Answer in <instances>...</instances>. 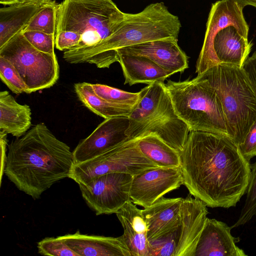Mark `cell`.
<instances>
[{
  "instance_id": "obj_16",
  "label": "cell",
  "mask_w": 256,
  "mask_h": 256,
  "mask_svg": "<svg viewBox=\"0 0 256 256\" xmlns=\"http://www.w3.org/2000/svg\"><path fill=\"white\" fill-rule=\"evenodd\" d=\"M232 228L224 222L207 218L194 256H246L237 246L240 239L232 236Z\"/></svg>"
},
{
  "instance_id": "obj_14",
  "label": "cell",
  "mask_w": 256,
  "mask_h": 256,
  "mask_svg": "<svg viewBox=\"0 0 256 256\" xmlns=\"http://www.w3.org/2000/svg\"><path fill=\"white\" fill-rule=\"evenodd\" d=\"M130 121L126 116L105 119L72 152L74 164L94 158L129 139L126 132Z\"/></svg>"
},
{
  "instance_id": "obj_32",
  "label": "cell",
  "mask_w": 256,
  "mask_h": 256,
  "mask_svg": "<svg viewBox=\"0 0 256 256\" xmlns=\"http://www.w3.org/2000/svg\"><path fill=\"white\" fill-rule=\"evenodd\" d=\"M82 35L72 31L62 30L56 32L55 46L60 50H66L76 48Z\"/></svg>"
},
{
  "instance_id": "obj_25",
  "label": "cell",
  "mask_w": 256,
  "mask_h": 256,
  "mask_svg": "<svg viewBox=\"0 0 256 256\" xmlns=\"http://www.w3.org/2000/svg\"><path fill=\"white\" fill-rule=\"evenodd\" d=\"M164 83L155 82L142 88L140 98L129 116L130 124L126 133L128 134L140 122L146 118L156 108L165 88Z\"/></svg>"
},
{
  "instance_id": "obj_28",
  "label": "cell",
  "mask_w": 256,
  "mask_h": 256,
  "mask_svg": "<svg viewBox=\"0 0 256 256\" xmlns=\"http://www.w3.org/2000/svg\"><path fill=\"white\" fill-rule=\"evenodd\" d=\"M250 168L246 201L239 218L231 226L232 228L246 224L256 216V162L250 166Z\"/></svg>"
},
{
  "instance_id": "obj_19",
  "label": "cell",
  "mask_w": 256,
  "mask_h": 256,
  "mask_svg": "<svg viewBox=\"0 0 256 256\" xmlns=\"http://www.w3.org/2000/svg\"><path fill=\"white\" fill-rule=\"evenodd\" d=\"M80 256H132L122 236L114 238L80 234L61 236Z\"/></svg>"
},
{
  "instance_id": "obj_10",
  "label": "cell",
  "mask_w": 256,
  "mask_h": 256,
  "mask_svg": "<svg viewBox=\"0 0 256 256\" xmlns=\"http://www.w3.org/2000/svg\"><path fill=\"white\" fill-rule=\"evenodd\" d=\"M191 196L183 200L178 227L150 243V256H194L208 212L205 203Z\"/></svg>"
},
{
  "instance_id": "obj_36",
  "label": "cell",
  "mask_w": 256,
  "mask_h": 256,
  "mask_svg": "<svg viewBox=\"0 0 256 256\" xmlns=\"http://www.w3.org/2000/svg\"><path fill=\"white\" fill-rule=\"evenodd\" d=\"M240 6L244 8L248 6H252L256 8V0H233Z\"/></svg>"
},
{
  "instance_id": "obj_6",
  "label": "cell",
  "mask_w": 256,
  "mask_h": 256,
  "mask_svg": "<svg viewBox=\"0 0 256 256\" xmlns=\"http://www.w3.org/2000/svg\"><path fill=\"white\" fill-rule=\"evenodd\" d=\"M177 115L190 132H204L228 136L220 100L202 74L184 81L164 84Z\"/></svg>"
},
{
  "instance_id": "obj_27",
  "label": "cell",
  "mask_w": 256,
  "mask_h": 256,
  "mask_svg": "<svg viewBox=\"0 0 256 256\" xmlns=\"http://www.w3.org/2000/svg\"><path fill=\"white\" fill-rule=\"evenodd\" d=\"M94 91L98 96L113 104L134 108L140 96V92H130L102 84H92Z\"/></svg>"
},
{
  "instance_id": "obj_23",
  "label": "cell",
  "mask_w": 256,
  "mask_h": 256,
  "mask_svg": "<svg viewBox=\"0 0 256 256\" xmlns=\"http://www.w3.org/2000/svg\"><path fill=\"white\" fill-rule=\"evenodd\" d=\"M138 144L142 154L159 167L181 166V152L170 146L156 134H150L140 138Z\"/></svg>"
},
{
  "instance_id": "obj_1",
  "label": "cell",
  "mask_w": 256,
  "mask_h": 256,
  "mask_svg": "<svg viewBox=\"0 0 256 256\" xmlns=\"http://www.w3.org/2000/svg\"><path fill=\"white\" fill-rule=\"evenodd\" d=\"M181 160L184 184L207 206H235L246 193L251 165L229 136L190 132Z\"/></svg>"
},
{
  "instance_id": "obj_21",
  "label": "cell",
  "mask_w": 256,
  "mask_h": 256,
  "mask_svg": "<svg viewBox=\"0 0 256 256\" xmlns=\"http://www.w3.org/2000/svg\"><path fill=\"white\" fill-rule=\"evenodd\" d=\"M32 125L29 106L18 104L8 92H0V129L16 138L24 135Z\"/></svg>"
},
{
  "instance_id": "obj_33",
  "label": "cell",
  "mask_w": 256,
  "mask_h": 256,
  "mask_svg": "<svg viewBox=\"0 0 256 256\" xmlns=\"http://www.w3.org/2000/svg\"><path fill=\"white\" fill-rule=\"evenodd\" d=\"M238 147L242 154L248 160L250 161L256 156V120Z\"/></svg>"
},
{
  "instance_id": "obj_22",
  "label": "cell",
  "mask_w": 256,
  "mask_h": 256,
  "mask_svg": "<svg viewBox=\"0 0 256 256\" xmlns=\"http://www.w3.org/2000/svg\"><path fill=\"white\" fill-rule=\"evenodd\" d=\"M41 6L18 4L0 9V48L22 31Z\"/></svg>"
},
{
  "instance_id": "obj_8",
  "label": "cell",
  "mask_w": 256,
  "mask_h": 256,
  "mask_svg": "<svg viewBox=\"0 0 256 256\" xmlns=\"http://www.w3.org/2000/svg\"><path fill=\"white\" fill-rule=\"evenodd\" d=\"M0 56L16 68L30 94L53 86L59 78L56 56L42 52L33 46L22 32L0 48Z\"/></svg>"
},
{
  "instance_id": "obj_3",
  "label": "cell",
  "mask_w": 256,
  "mask_h": 256,
  "mask_svg": "<svg viewBox=\"0 0 256 256\" xmlns=\"http://www.w3.org/2000/svg\"><path fill=\"white\" fill-rule=\"evenodd\" d=\"M181 26L178 17L163 2L152 3L138 13H125L118 29L100 42L65 50L63 58L72 64L89 63L108 68L118 62V50L154 40H178Z\"/></svg>"
},
{
  "instance_id": "obj_31",
  "label": "cell",
  "mask_w": 256,
  "mask_h": 256,
  "mask_svg": "<svg viewBox=\"0 0 256 256\" xmlns=\"http://www.w3.org/2000/svg\"><path fill=\"white\" fill-rule=\"evenodd\" d=\"M22 32L28 42L38 50L46 54H54L55 34L37 31Z\"/></svg>"
},
{
  "instance_id": "obj_13",
  "label": "cell",
  "mask_w": 256,
  "mask_h": 256,
  "mask_svg": "<svg viewBox=\"0 0 256 256\" xmlns=\"http://www.w3.org/2000/svg\"><path fill=\"white\" fill-rule=\"evenodd\" d=\"M181 167L156 168L132 176L130 198L135 204L146 208L170 192L184 184Z\"/></svg>"
},
{
  "instance_id": "obj_30",
  "label": "cell",
  "mask_w": 256,
  "mask_h": 256,
  "mask_svg": "<svg viewBox=\"0 0 256 256\" xmlns=\"http://www.w3.org/2000/svg\"><path fill=\"white\" fill-rule=\"evenodd\" d=\"M38 254L51 256H80L74 251L59 236L57 238H46L38 244Z\"/></svg>"
},
{
  "instance_id": "obj_12",
  "label": "cell",
  "mask_w": 256,
  "mask_h": 256,
  "mask_svg": "<svg viewBox=\"0 0 256 256\" xmlns=\"http://www.w3.org/2000/svg\"><path fill=\"white\" fill-rule=\"evenodd\" d=\"M132 176L126 173H108L78 186L83 198L97 216L110 214L116 213L130 200Z\"/></svg>"
},
{
  "instance_id": "obj_17",
  "label": "cell",
  "mask_w": 256,
  "mask_h": 256,
  "mask_svg": "<svg viewBox=\"0 0 256 256\" xmlns=\"http://www.w3.org/2000/svg\"><path fill=\"white\" fill-rule=\"evenodd\" d=\"M182 198L162 197L150 206L142 210L148 226L150 243L173 232L181 220Z\"/></svg>"
},
{
  "instance_id": "obj_15",
  "label": "cell",
  "mask_w": 256,
  "mask_h": 256,
  "mask_svg": "<svg viewBox=\"0 0 256 256\" xmlns=\"http://www.w3.org/2000/svg\"><path fill=\"white\" fill-rule=\"evenodd\" d=\"M178 42L168 40L151 41L120 48L117 52L144 56L173 74L182 73L188 66V57Z\"/></svg>"
},
{
  "instance_id": "obj_29",
  "label": "cell",
  "mask_w": 256,
  "mask_h": 256,
  "mask_svg": "<svg viewBox=\"0 0 256 256\" xmlns=\"http://www.w3.org/2000/svg\"><path fill=\"white\" fill-rule=\"evenodd\" d=\"M0 78L16 94L27 91V86L14 66L6 59L0 56Z\"/></svg>"
},
{
  "instance_id": "obj_4",
  "label": "cell",
  "mask_w": 256,
  "mask_h": 256,
  "mask_svg": "<svg viewBox=\"0 0 256 256\" xmlns=\"http://www.w3.org/2000/svg\"><path fill=\"white\" fill-rule=\"evenodd\" d=\"M243 9L233 0L212 4L196 63L198 74L218 64L242 66L253 45L248 40L249 26Z\"/></svg>"
},
{
  "instance_id": "obj_9",
  "label": "cell",
  "mask_w": 256,
  "mask_h": 256,
  "mask_svg": "<svg viewBox=\"0 0 256 256\" xmlns=\"http://www.w3.org/2000/svg\"><path fill=\"white\" fill-rule=\"evenodd\" d=\"M140 138H129L88 160L73 164L69 178L78 184H86L101 175L122 172L132 176L159 167L146 157L138 146Z\"/></svg>"
},
{
  "instance_id": "obj_35",
  "label": "cell",
  "mask_w": 256,
  "mask_h": 256,
  "mask_svg": "<svg viewBox=\"0 0 256 256\" xmlns=\"http://www.w3.org/2000/svg\"><path fill=\"white\" fill-rule=\"evenodd\" d=\"M7 134H8L6 133V132L0 130V144L2 158L1 178L2 177V173L3 171L4 172L7 157V156H6V146L8 145Z\"/></svg>"
},
{
  "instance_id": "obj_26",
  "label": "cell",
  "mask_w": 256,
  "mask_h": 256,
  "mask_svg": "<svg viewBox=\"0 0 256 256\" xmlns=\"http://www.w3.org/2000/svg\"><path fill=\"white\" fill-rule=\"evenodd\" d=\"M58 6L55 0H50L41 6L22 32L37 31L56 34V12Z\"/></svg>"
},
{
  "instance_id": "obj_24",
  "label": "cell",
  "mask_w": 256,
  "mask_h": 256,
  "mask_svg": "<svg viewBox=\"0 0 256 256\" xmlns=\"http://www.w3.org/2000/svg\"><path fill=\"white\" fill-rule=\"evenodd\" d=\"M74 88L82 104L104 119L120 116L128 117L133 109L110 102L98 96L94 91L91 84L85 82L76 83Z\"/></svg>"
},
{
  "instance_id": "obj_37",
  "label": "cell",
  "mask_w": 256,
  "mask_h": 256,
  "mask_svg": "<svg viewBox=\"0 0 256 256\" xmlns=\"http://www.w3.org/2000/svg\"><path fill=\"white\" fill-rule=\"evenodd\" d=\"M50 0H23L24 3L33 4L38 6H42Z\"/></svg>"
},
{
  "instance_id": "obj_34",
  "label": "cell",
  "mask_w": 256,
  "mask_h": 256,
  "mask_svg": "<svg viewBox=\"0 0 256 256\" xmlns=\"http://www.w3.org/2000/svg\"><path fill=\"white\" fill-rule=\"evenodd\" d=\"M256 94V51L248 56L242 66Z\"/></svg>"
},
{
  "instance_id": "obj_2",
  "label": "cell",
  "mask_w": 256,
  "mask_h": 256,
  "mask_svg": "<svg viewBox=\"0 0 256 256\" xmlns=\"http://www.w3.org/2000/svg\"><path fill=\"white\" fill-rule=\"evenodd\" d=\"M8 146L4 173L16 188L34 199L54 183L69 178L74 164L70 148L45 124L35 125Z\"/></svg>"
},
{
  "instance_id": "obj_11",
  "label": "cell",
  "mask_w": 256,
  "mask_h": 256,
  "mask_svg": "<svg viewBox=\"0 0 256 256\" xmlns=\"http://www.w3.org/2000/svg\"><path fill=\"white\" fill-rule=\"evenodd\" d=\"M165 85V84H164ZM190 132L187 124L177 115L166 87L155 110L128 134L129 138L153 134L181 152Z\"/></svg>"
},
{
  "instance_id": "obj_38",
  "label": "cell",
  "mask_w": 256,
  "mask_h": 256,
  "mask_svg": "<svg viewBox=\"0 0 256 256\" xmlns=\"http://www.w3.org/2000/svg\"><path fill=\"white\" fill-rule=\"evenodd\" d=\"M24 3L23 0H0V4L4 5L11 6Z\"/></svg>"
},
{
  "instance_id": "obj_7",
  "label": "cell",
  "mask_w": 256,
  "mask_h": 256,
  "mask_svg": "<svg viewBox=\"0 0 256 256\" xmlns=\"http://www.w3.org/2000/svg\"><path fill=\"white\" fill-rule=\"evenodd\" d=\"M124 16L112 0H64L57 9L56 32L81 34L76 48L91 46L115 32Z\"/></svg>"
},
{
  "instance_id": "obj_5",
  "label": "cell",
  "mask_w": 256,
  "mask_h": 256,
  "mask_svg": "<svg viewBox=\"0 0 256 256\" xmlns=\"http://www.w3.org/2000/svg\"><path fill=\"white\" fill-rule=\"evenodd\" d=\"M214 89L222 105L228 136L238 146L256 120V94L242 67L218 64L200 74Z\"/></svg>"
},
{
  "instance_id": "obj_18",
  "label": "cell",
  "mask_w": 256,
  "mask_h": 256,
  "mask_svg": "<svg viewBox=\"0 0 256 256\" xmlns=\"http://www.w3.org/2000/svg\"><path fill=\"white\" fill-rule=\"evenodd\" d=\"M116 214L123 227L122 236L132 256H150L148 226L142 210L130 200Z\"/></svg>"
},
{
  "instance_id": "obj_20",
  "label": "cell",
  "mask_w": 256,
  "mask_h": 256,
  "mask_svg": "<svg viewBox=\"0 0 256 256\" xmlns=\"http://www.w3.org/2000/svg\"><path fill=\"white\" fill-rule=\"evenodd\" d=\"M124 78V84L130 86L137 84H150L162 82L174 74L148 58L138 55L118 54Z\"/></svg>"
}]
</instances>
